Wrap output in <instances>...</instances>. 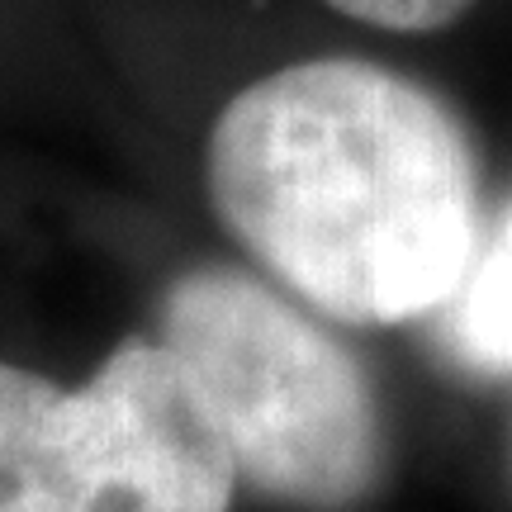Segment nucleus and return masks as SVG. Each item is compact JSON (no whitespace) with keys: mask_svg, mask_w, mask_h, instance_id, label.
<instances>
[{"mask_svg":"<svg viewBox=\"0 0 512 512\" xmlns=\"http://www.w3.org/2000/svg\"><path fill=\"white\" fill-rule=\"evenodd\" d=\"M204 181L223 228L351 328L432 318L489 228L460 114L361 57L290 62L238 91L214 119Z\"/></svg>","mask_w":512,"mask_h":512,"instance_id":"obj_1","label":"nucleus"},{"mask_svg":"<svg viewBox=\"0 0 512 512\" xmlns=\"http://www.w3.org/2000/svg\"><path fill=\"white\" fill-rule=\"evenodd\" d=\"M162 342L200 380L256 494L347 512L384 484L389 437L366 366L256 275L185 271L162 299Z\"/></svg>","mask_w":512,"mask_h":512,"instance_id":"obj_2","label":"nucleus"},{"mask_svg":"<svg viewBox=\"0 0 512 512\" xmlns=\"http://www.w3.org/2000/svg\"><path fill=\"white\" fill-rule=\"evenodd\" d=\"M119 465L166 512H228L238 456L200 380L166 342L128 337L76 389Z\"/></svg>","mask_w":512,"mask_h":512,"instance_id":"obj_3","label":"nucleus"},{"mask_svg":"<svg viewBox=\"0 0 512 512\" xmlns=\"http://www.w3.org/2000/svg\"><path fill=\"white\" fill-rule=\"evenodd\" d=\"M0 512H166L128 475L76 389L0 361Z\"/></svg>","mask_w":512,"mask_h":512,"instance_id":"obj_4","label":"nucleus"},{"mask_svg":"<svg viewBox=\"0 0 512 512\" xmlns=\"http://www.w3.org/2000/svg\"><path fill=\"white\" fill-rule=\"evenodd\" d=\"M437 347L470 375H512V204L484 228L460 290L437 313Z\"/></svg>","mask_w":512,"mask_h":512,"instance_id":"obj_5","label":"nucleus"},{"mask_svg":"<svg viewBox=\"0 0 512 512\" xmlns=\"http://www.w3.org/2000/svg\"><path fill=\"white\" fill-rule=\"evenodd\" d=\"M342 15L375 24V29H394V34H432L456 24L475 0H323Z\"/></svg>","mask_w":512,"mask_h":512,"instance_id":"obj_6","label":"nucleus"}]
</instances>
